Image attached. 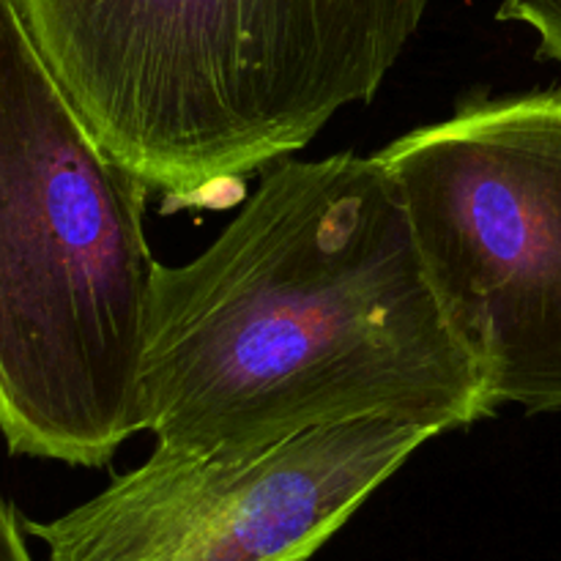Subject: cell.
<instances>
[{
  "label": "cell",
  "mask_w": 561,
  "mask_h": 561,
  "mask_svg": "<svg viewBox=\"0 0 561 561\" xmlns=\"http://www.w3.org/2000/svg\"><path fill=\"white\" fill-rule=\"evenodd\" d=\"M157 449L244 458L356 420L493 414L378 157L279 159L206 252L157 261L140 354Z\"/></svg>",
  "instance_id": "6da1fadb"
},
{
  "label": "cell",
  "mask_w": 561,
  "mask_h": 561,
  "mask_svg": "<svg viewBox=\"0 0 561 561\" xmlns=\"http://www.w3.org/2000/svg\"><path fill=\"white\" fill-rule=\"evenodd\" d=\"M433 0H14L113 157L164 211L228 208L247 179L370 102Z\"/></svg>",
  "instance_id": "7a4b0ae2"
},
{
  "label": "cell",
  "mask_w": 561,
  "mask_h": 561,
  "mask_svg": "<svg viewBox=\"0 0 561 561\" xmlns=\"http://www.w3.org/2000/svg\"><path fill=\"white\" fill-rule=\"evenodd\" d=\"M148 192L0 0V433L14 455L99 469L142 433Z\"/></svg>",
  "instance_id": "3957f363"
},
{
  "label": "cell",
  "mask_w": 561,
  "mask_h": 561,
  "mask_svg": "<svg viewBox=\"0 0 561 561\" xmlns=\"http://www.w3.org/2000/svg\"><path fill=\"white\" fill-rule=\"evenodd\" d=\"M376 157L493 409L561 411V93L477 96Z\"/></svg>",
  "instance_id": "277c9868"
},
{
  "label": "cell",
  "mask_w": 561,
  "mask_h": 561,
  "mask_svg": "<svg viewBox=\"0 0 561 561\" xmlns=\"http://www.w3.org/2000/svg\"><path fill=\"white\" fill-rule=\"evenodd\" d=\"M433 436L414 422L356 420L244 458L153 447L85 504L25 531L44 561H312Z\"/></svg>",
  "instance_id": "5b68a950"
},
{
  "label": "cell",
  "mask_w": 561,
  "mask_h": 561,
  "mask_svg": "<svg viewBox=\"0 0 561 561\" xmlns=\"http://www.w3.org/2000/svg\"><path fill=\"white\" fill-rule=\"evenodd\" d=\"M499 20L529 25L540 38L537 53L561 64V0H502Z\"/></svg>",
  "instance_id": "8992f818"
},
{
  "label": "cell",
  "mask_w": 561,
  "mask_h": 561,
  "mask_svg": "<svg viewBox=\"0 0 561 561\" xmlns=\"http://www.w3.org/2000/svg\"><path fill=\"white\" fill-rule=\"evenodd\" d=\"M25 537V520L16 515L14 504L0 493V561H33Z\"/></svg>",
  "instance_id": "52a82bcc"
}]
</instances>
